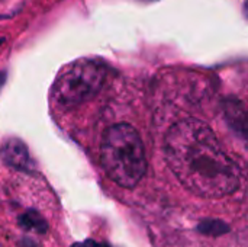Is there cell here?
<instances>
[{"label": "cell", "mask_w": 248, "mask_h": 247, "mask_svg": "<svg viewBox=\"0 0 248 247\" xmlns=\"http://www.w3.org/2000/svg\"><path fill=\"white\" fill-rule=\"evenodd\" d=\"M198 231L205 236L218 237L230 231V226L221 220H205L198 226Z\"/></svg>", "instance_id": "6"}, {"label": "cell", "mask_w": 248, "mask_h": 247, "mask_svg": "<svg viewBox=\"0 0 248 247\" xmlns=\"http://www.w3.org/2000/svg\"><path fill=\"white\" fill-rule=\"evenodd\" d=\"M19 224H20V227L23 230H31L32 229V224H31V221H29V218H28L26 214H23V215L19 217Z\"/></svg>", "instance_id": "8"}, {"label": "cell", "mask_w": 248, "mask_h": 247, "mask_svg": "<svg viewBox=\"0 0 248 247\" xmlns=\"http://www.w3.org/2000/svg\"><path fill=\"white\" fill-rule=\"evenodd\" d=\"M106 67L96 60H77L68 64L55 79L52 95L61 106H78L102 89Z\"/></svg>", "instance_id": "3"}, {"label": "cell", "mask_w": 248, "mask_h": 247, "mask_svg": "<svg viewBox=\"0 0 248 247\" xmlns=\"http://www.w3.org/2000/svg\"><path fill=\"white\" fill-rule=\"evenodd\" d=\"M26 215H28V218H29V221H31V224H32V229H35L39 234H44V233H46V229H48V224H46V221L35 211V210H29L28 213H26Z\"/></svg>", "instance_id": "7"}, {"label": "cell", "mask_w": 248, "mask_h": 247, "mask_svg": "<svg viewBox=\"0 0 248 247\" xmlns=\"http://www.w3.org/2000/svg\"><path fill=\"white\" fill-rule=\"evenodd\" d=\"M99 247H109L106 243H103V245H99Z\"/></svg>", "instance_id": "11"}, {"label": "cell", "mask_w": 248, "mask_h": 247, "mask_svg": "<svg viewBox=\"0 0 248 247\" xmlns=\"http://www.w3.org/2000/svg\"><path fill=\"white\" fill-rule=\"evenodd\" d=\"M71 247H86V246H84V243H74V245H71Z\"/></svg>", "instance_id": "10"}, {"label": "cell", "mask_w": 248, "mask_h": 247, "mask_svg": "<svg viewBox=\"0 0 248 247\" xmlns=\"http://www.w3.org/2000/svg\"><path fill=\"white\" fill-rule=\"evenodd\" d=\"M84 246L86 247H99V245H97L94 240H92V239H87V240L84 242Z\"/></svg>", "instance_id": "9"}, {"label": "cell", "mask_w": 248, "mask_h": 247, "mask_svg": "<svg viewBox=\"0 0 248 247\" xmlns=\"http://www.w3.org/2000/svg\"><path fill=\"white\" fill-rule=\"evenodd\" d=\"M0 157L4 165L17 170H28L31 166L28 147L23 141L17 138H10L3 143L0 148Z\"/></svg>", "instance_id": "4"}, {"label": "cell", "mask_w": 248, "mask_h": 247, "mask_svg": "<svg viewBox=\"0 0 248 247\" xmlns=\"http://www.w3.org/2000/svg\"><path fill=\"white\" fill-rule=\"evenodd\" d=\"M227 116L231 122V125L235 128V131H246L247 132V118H246V114L241 108V105L238 103H228L227 108Z\"/></svg>", "instance_id": "5"}, {"label": "cell", "mask_w": 248, "mask_h": 247, "mask_svg": "<svg viewBox=\"0 0 248 247\" xmlns=\"http://www.w3.org/2000/svg\"><path fill=\"white\" fill-rule=\"evenodd\" d=\"M100 162L106 175L122 188H135L147 170L144 144L138 131L128 124L110 127L102 141Z\"/></svg>", "instance_id": "2"}, {"label": "cell", "mask_w": 248, "mask_h": 247, "mask_svg": "<svg viewBox=\"0 0 248 247\" xmlns=\"http://www.w3.org/2000/svg\"><path fill=\"white\" fill-rule=\"evenodd\" d=\"M166 160L179 182L203 198H222L240 186L235 163L202 121L183 119L166 137Z\"/></svg>", "instance_id": "1"}]
</instances>
